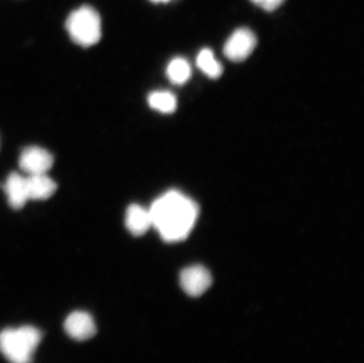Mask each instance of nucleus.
<instances>
[{
    "label": "nucleus",
    "mask_w": 364,
    "mask_h": 363,
    "mask_svg": "<svg viewBox=\"0 0 364 363\" xmlns=\"http://www.w3.org/2000/svg\"><path fill=\"white\" fill-rule=\"evenodd\" d=\"M55 163V158L50 151L44 147H25L19 156V168L26 176L41 175L48 174Z\"/></svg>",
    "instance_id": "nucleus-4"
},
{
    "label": "nucleus",
    "mask_w": 364,
    "mask_h": 363,
    "mask_svg": "<svg viewBox=\"0 0 364 363\" xmlns=\"http://www.w3.org/2000/svg\"><path fill=\"white\" fill-rule=\"evenodd\" d=\"M179 283L183 290L190 296H200L213 283L210 271L202 265H191L184 269L179 276Z\"/></svg>",
    "instance_id": "nucleus-6"
},
{
    "label": "nucleus",
    "mask_w": 364,
    "mask_h": 363,
    "mask_svg": "<svg viewBox=\"0 0 364 363\" xmlns=\"http://www.w3.org/2000/svg\"><path fill=\"white\" fill-rule=\"evenodd\" d=\"M66 31L73 43L90 48L102 38V19L98 12L89 5H82L70 14L65 23Z\"/></svg>",
    "instance_id": "nucleus-3"
},
{
    "label": "nucleus",
    "mask_w": 364,
    "mask_h": 363,
    "mask_svg": "<svg viewBox=\"0 0 364 363\" xmlns=\"http://www.w3.org/2000/svg\"><path fill=\"white\" fill-rule=\"evenodd\" d=\"M197 66L202 73L209 75L210 78H218L223 73L220 63L217 60L213 51H210L209 48H204L198 53Z\"/></svg>",
    "instance_id": "nucleus-12"
},
{
    "label": "nucleus",
    "mask_w": 364,
    "mask_h": 363,
    "mask_svg": "<svg viewBox=\"0 0 364 363\" xmlns=\"http://www.w3.org/2000/svg\"><path fill=\"white\" fill-rule=\"evenodd\" d=\"M152 226L170 243L186 240L196 224L198 206L182 192H165L150 206Z\"/></svg>",
    "instance_id": "nucleus-1"
},
{
    "label": "nucleus",
    "mask_w": 364,
    "mask_h": 363,
    "mask_svg": "<svg viewBox=\"0 0 364 363\" xmlns=\"http://www.w3.org/2000/svg\"><path fill=\"white\" fill-rule=\"evenodd\" d=\"M257 44L254 32L249 28H238L224 45V53L232 62H242L252 53Z\"/></svg>",
    "instance_id": "nucleus-5"
},
{
    "label": "nucleus",
    "mask_w": 364,
    "mask_h": 363,
    "mask_svg": "<svg viewBox=\"0 0 364 363\" xmlns=\"http://www.w3.org/2000/svg\"><path fill=\"white\" fill-rule=\"evenodd\" d=\"M149 105L162 113H172L177 109L175 95L168 91H155L149 95Z\"/></svg>",
    "instance_id": "nucleus-11"
},
{
    "label": "nucleus",
    "mask_w": 364,
    "mask_h": 363,
    "mask_svg": "<svg viewBox=\"0 0 364 363\" xmlns=\"http://www.w3.org/2000/svg\"><path fill=\"white\" fill-rule=\"evenodd\" d=\"M166 73H168V79L173 84L182 85L189 80L190 75H191V68L186 59L175 58L168 63Z\"/></svg>",
    "instance_id": "nucleus-13"
},
{
    "label": "nucleus",
    "mask_w": 364,
    "mask_h": 363,
    "mask_svg": "<svg viewBox=\"0 0 364 363\" xmlns=\"http://www.w3.org/2000/svg\"><path fill=\"white\" fill-rule=\"evenodd\" d=\"M257 6L262 7L267 11H274L282 5L284 0H251Z\"/></svg>",
    "instance_id": "nucleus-14"
},
{
    "label": "nucleus",
    "mask_w": 364,
    "mask_h": 363,
    "mask_svg": "<svg viewBox=\"0 0 364 363\" xmlns=\"http://www.w3.org/2000/svg\"><path fill=\"white\" fill-rule=\"evenodd\" d=\"M154 3H168V0H151Z\"/></svg>",
    "instance_id": "nucleus-15"
},
{
    "label": "nucleus",
    "mask_w": 364,
    "mask_h": 363,
    "mask_svg": "<svg viewBox=\"0 0 364 363\" xmlns=\"http://www.w3.org/2000/svg\"><path fill=\"white\" fill-rule=\"evenodd\" d=\"M64 329L71 339L86 341L96 335L97 327L92 316L86 312H73L66 317Z\"/></svg>",
    "instance_id": "nucleus-7"
},
{
    "label": "nucleus",
    "mask_w": 364,
    "mask_h": 363,
    "mask_svg": "<svg viewBox=\"0 0 364 363\" xmlns=\"http://www.w3.org/2000/svg\"><path fill=\"white\" fill-rule=\"evenodd\" d=\"M43 334L36 327L6 328L0 332V353L10 363H32Z\"/></svg>",
    "instance_id": "nucleus-2"
},
{
    "label": "nucleus",
    "mask_w": 364,
    "mask_h": 363,
    "mask_svg": "<svg viewBox=\"0 0 364 363\" xmlns=\"http://www.w3.org/2000/svg\"><path fill=\"white\" fill-rule=\"evenodd\" d=\"M3 190L6 195L7 203L12 209H23L25 204L28 202L26 177L18 172H12L7 176Z\"/></svg>",
    "instance_id": "nucleus-8"
},
{
    "label": "nucleus",
    "mask_w": 364,
    "mask_h": 363,
    "mask_svg": "<svg viewBox=\"0 0 364 363\" xmlns=\"http://www.w3.org/2000/svg\"><path fill=\"white\" fill-rule=\"evenodd\" d=\"M125 226L134 236H143L152 226L150 210L139 204H131L125 214Z\"/></svg>",
    "instance_id": "nucleus-9"
},
{
    "label": "nucleus",
    "mask_w": 364,
    "mask_h": 363,
    "mask_svg": "<svg viewBox=\"0 0 364 363\" xmlns=\"http://www.w3.org/2000/svg\"><path fill=\"white\" fill-rule=\"evenodd\" d=\"M28 201H45L57 191V183L48 175L26 176Z\"/></svg>",
    "instance_id": "nucleus-10"
}]
</instances>
